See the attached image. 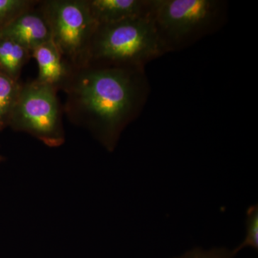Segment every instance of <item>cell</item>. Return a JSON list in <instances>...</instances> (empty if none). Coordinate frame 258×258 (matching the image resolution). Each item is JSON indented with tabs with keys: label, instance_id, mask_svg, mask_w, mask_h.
Segmentation results:
<instances>
[{
	"label": "cell",
	"instance_id": "6",
	"mask_svg": "<svg viewBox=\"0 0 258 258\" xmlns=\"http://www.w3.org/2000/svg\"><path fill=\"white\" fill-rule=\"evenodd\" d=\"M38 2L17 16L0 31V36L10 37L30 52L52 40L50 27L38 7Z\"/></svg>",
	"mask_w": 258,
	"mask_h": 258
},
{
	"label": "cell",
	"instance_id": "10",
	"mask_svg": "<svg viewBox=\"0 0 258 258\" xmlns=\"http://www.w3.org/2000/svg\"><path fill=\"white\" fill-rule=\"evenodd\" d=\"M22 85L0 69V130L8 125L10 113L20 96Z\"/></svg>",
	"mask_w": 258,
	"mask_h": 258
},
{
	"label": "cell",
	"instance_id": "5",
	"mask_svg": "<svg viewBox=\"0 0 258 258\" xmlns=\"http://www.w3.org/2000/svg\"><path fill=\"white\" fill-rule=\"evenodd\" d=\"M212 0H153L151 11L163 45L180 43L203 31L218 13Z\"/></svg>",
	"mask_w": 258,
	"mask_h": 258
},
{
	"label": "cell",
	"instance_id": "7",
	"mask_svg": "<svg viewBox=\"0 0 258 258\" xmlns=\"http://www.w3.org/2000/svg\"><path fill=\"white\" fill-rule=\"evenodd\" d=\"M31 55L38 66V76L35 80L62 91L72 67L64 60L53 42L50 40L34 49Z\"/></svg>",
	"mask_w": 258,
	"mask_h": 258
},
{
	"label": "cell",
	"instance_id": "2",
	"mask_svg": "<svg viewBox=\"0 0 258 258\" xmlns=\"http://www.w3.org/2000/svg\"><path fill=\"white\" fill-rule=\"evenodd\" d=\"M165 50L150 10L142 16L97 25L88 61L140 69Z\"/></svg>",
	"mask_w": 258,
	"mask_h": 258
},
{
	"label": "cell",
	"instance_id": "14",
	"mask_svg": "<svg viewBox=\"0 0 258 258\" xmlns=\"http://www.w3.org/2000/svg\"><path fill=\"white\" fill-rule=\"evenodd\" d=\"M1 161H2V158H1V157H0V162H1Z\"/></svg>",
	"mask_w": 258,
	"mask_h": 258
},
{
	"label": "cell",
	"instance_id": "11",
	"mask_svg": "<svg viewBox=\"0 0 258 258\" xmlns=\"http://www.w3.org/2000/svg\"><path fill=\"white\" fill-rule=\"evenodd\" d=\"M246 235L243 242L234 249L233 253L236 255L242 249L246 247L258 249V205L249 207L246 213Z\"/></svg>",
	"mask_w": 258,
	"mask_h": 258
},
{
	"label": "cell",
	"instance_id": "3",
	"mask_svg": "<svg viewBox=\"0 0 258 258\" xmlns=\"http://www.w3.org/2000/svg\"><path fill=\"white\" fill-rule=\"evenodd\" d=\"M57 92L55 88L36 80L22 85L8 125L16 132L30 134L47 147H60L66 142V133L63 108Z\"/></svg>",
	"mask_w": 258,
	"mask_h": 258
},
{
	"label": "cell",
	"instance_id": "4",
	"mask_svg": "<svg viewBox=\"0 0 258 258\" xmlns=\"http://www.w3.org/2000/svg\"><path fill=\"white\" fill-rule=\"evenodd\" d=\"M38 7L46 19L55 44L71 67L87 62L97 27L86 0H42Z\"/></svg>",
	"mask_w": 258,
	"mask_h": 258
},
{
	"label": "cell",
	"instance_id": "12",
	"mask_svg": "<svg viewBox=\"0 0 258 258\" xmlns=\"http://www.w3.org/2000/svg\"><path fill=\"white\" fill-rule=\"evenodd\" d=\"M37 0H0V31L24 11L36 4Z\"/></svg>",
	"mask_w": 258,
	"mask_h": 258
},
{
	"label": "cell",
	"instance_id": "13",
	"mask_svg": "<svg viewBox=\"0 0 258 258\" xmlns=\"http://www.w3.org/2000/svg\"><path fill=\"white\" fill-rule=\"evenodd\" d=\"M235 256L233 251L226 247H216L208 250L197 247L174 258H234Z\"/></svg>",
	"mask_w": 258,
	"mask_h": 258
},
{
	"label": "cell",
	"instance_id": "9",
	"mask_svg": "<svg viewBox=\"0 0 258 258\" xmlns=\"http://www.w3.org/2000/svg\"><path fill=\"white\" fill-rule=\"evenodd\" d=\"M31 52L10 37L0 36V69L18 81L22 69L31 58Z\"/></svg>",
	"mask_w": 258,
	"mask_h": 258
},
{
	"label": "cell",
	"instance_id": "8",
	"mask_svg": "<svg viewBox=\"0 0 258 258\" xmlns=\"http://www.w3.org/2000/svg\"><path fill=\"white\" fill-rule=\"evenodd\" d=\"M97 25L117 23L147 14L151 1L144 0H86Z\"/></svg>",
	"mask_w": 258,
	"mask_h": 258
},
{
	"label": "cell",
	"instance_id": "1",
	"mask_svg": "<svg viewBox=\"0 0 258 258\" xmlns=\"http://www.w3.org/2000/svg\"><path fill=\"white\" fill-rule=\"evenodd\" d=\"M139 69L88 61L72 67L62 91L70 121L87 129L113 152L141 102Z\"/></svg>",
	"mask_w": 258,
	"mask_h": 258
}]
</instances>
